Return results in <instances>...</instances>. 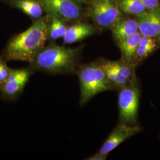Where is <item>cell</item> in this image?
<instances>
[{"mask_svg": "<svg viewBox=\"0 0 160 160\" xmlns=\"http://www.w3.org/2000/svg\"><path fill=\"white\" fill-rule=\"evenodd\" d=\"M33 70L30 68L11 69L7 79L0 86V97L6 102H14L22 94Z\"/></svg>", "mask_w": 160, "mask_h": 160, "instance_id": "5", "label": "cell"}, {"mask_svg": "<svg viewBox=\"0 0 160 160\" xmlns=\"http://www.w3.org/2000/svg\"><path fill=\"white\" fill-rule=\"evenodd\" d=\"M157 46V41L155 39L142 36L139 40L136 56L140 60H142L152 53Z\"/></svg>", "mask_w": 160, "mask_h": 160, "instance_id": "15", "label": "cell"}, {"mask_svg": "<svg viewBox=\"0 0 160 160\" xmlns=\"http://www.w3.org/2000/svg\"><path fill=\"white\" fill-rule=\"evenodd\" d=\"M120 12L131 14H138L146 10L139 0H119Z\"/></svg>", "mask_w": 160, "mask_h": 160, "instance_id": "16", "label": "cell"}, {"mask_svg": "<svg viewBox=\"0 0 160 160\" xmlns=\"http://www.w3.org/2000/svg\"><path fill=\"white\" fill-rule=\"evenodd\" d=\"M76 74L80 82V105L83 106L98 94L113 90L100 62L80 65Z\"/></svg>", "mask_w": 160, "mask_h": 160, "instance_id": "3", "label": "cell"}, {"mask_svg": "<svg viewBox=\"0 0 160 160\" xmlns=\"http://www.w3.org/2000/svg\"><path fill=\"white\" fill-rule=\"evenodd\" d=\"M82 1H92V0H82Z\"/></svg>", "mask_w": 160, "mask_h": 160, "instance_id": "21", "label": "cell"}, {"mask_svg": "<svg viewBox=\"0 0 160 160\" xmlns=\"http://www.w3.org/2000/svg\"><path fill=\"white\" fill-rule=\"evenodd\" d=\"M139 92L135 86H125L119 94L120 119L124 123L133 124L137 121Z\"/></svg>", "mask_w": 160, "mask_h": 160, "instance_id": "7", "label": "cell"}, {"mask_svg": "<svg viewBox=\"0 0 160 160\" xmlns=\"http://www.w3.org/2000/svg\"><path fill=\"white\" fill-rule=\"evenodd\" d=\"M94 33V29L90 24L84 23L74 24L68 27L63 37V43L68 45L80 42Z\"/></svg>", "mask_w": 160, "mask_h": 160, "instance_id": "10", "label": "cell"}, {"mask_svg": "<svg viewBox=\"0 0 160 160\" xmlns=\"http://www.w3.org/2000/svg\"><path fill=\"white\" fill-rule=\"evenodd\" d=\"M43 10L50 17H56L65 22L80 18L82 10L75 0H39Z\"/></svg>", "mask_w": 160, "mask_h": 160, "instance_id": "6", "label": "cell"}, {"mask_svg": "<svg viewBox=\"0 0 160 160\" xmlns=\"http://www.w3.org/2000/svg\"><path fill=\"white\" fill-rule=\"evenodd\" d=\"M141 37L142 34L138 31L119 42L120 51L127 61H130L135 57Z\"/></svg>", "mask_w": 160, "mask_h": 160, "instance_id": "13", "label": "cell"}, {"mask_svg": "<svg viewBox=\"0 0 160 160\" xmlns=\"http://www.w3.org/2000/svg\"><path fill=\"white\" fill-rule=\"evenodd\" d=\"M104 61L120 76L129 81L131 80L133 71L131 67H129L120 61H109L106 59H104Z\"/></svg>", "mask_w": 160, "mask_h": 160, "instance_id": "17", "label": "cell"}, {"mask_svg": "<svg viewBox=\"0 0 160 160\" xmlns=\"http://www.w3.org/2000/svg\"><path fill=\"white\" fill-rule=\"evenodd\" d=\"M141 131V128L137 126L121 124L116 126L104 142L98 153L103 155H108L112 151L118 147L120 143Z\"/></svg>", "mask_w": 160, "mask_h": 160, "instance_id": "9", "label": "cell"}, {"mask_svg": "<svg viewBox=\"0 0 160 160\" xmlns=\"http://www.w3.org/2000/svg\"><path fill=\"white\" fill-rule=\"evenodd\" d=\"M108 155H103L97 153L90 157H88L87 160H104L107 158Z\"/></svg>", "mask_w": 160, "mask_h": 160, "instance_id": "20", "label": "cell"}, {"mask_svg": "<svg viewBox=\"0 0 160 160\" xmlns=\"http://www.w3.org/2000/svg\"><path fill=\"white\" fill-rule=\"evenodd\" d=\"M50 19L49 16L41 17L27 30L11 38L2 55L6 61H17L31 63L45 47L48 39Z\"/></svg>", "mask_w": 160, "mask_h": 160, "instance_id": "1", "label": "cell"}, {"mask_svg": "<svg viewBox=\"0 0 160 160\" xmlns=\"http://www.w3.org/2000/svg\"><path fill=\"white\" fill-rule=\"evenodd\" d=\"M81 48H72L55 44L44 47L30 63L33 71L49 75H70L76 73L80 67Z\"/></svg>", "mask_w": 160, "mask_h": 160, "instance_id": "2", "label": "cell"}, {"mask_svg": "<svg viewBox=\"0 0 160 160\" xmlns=\"http://www.w3.org/2000/svg\"><path fill=\"white\" fill-rule=\"evenodd\" d=\"M8 3L34 19H39L43 14V8L39 0H9Z\"/></svg>", "mask_w": 160, "mask_h": 160, "instance_id": "12", "label": "cell"}, {"mask_svg": "<svg viewBox=\"0 0 160 160\" xmlns=\"http://www.w3.org/2000/svg\"><path fill=\"white\" fill-rule=\"evenodd\" d=\"M11 69L8 67L6 59L2 55H0V86L8 77Z\"/></svg>", "mask_w": 160, "mask_h": 160, "instance_id": "18", "label": "cell"}, {"mask_svg": "<svg viewBox=\"0 0 160 160\" xmlns=\"http://www.w3.org/2000/svg\"><path fill=\"white\" fill-rule=\"evenodd\" d=\"M88 14L98 26L110 27L121 15L119 0H92L88 8Z\"/></svg>", "mask_w": 160, "mask_h": 160, "instance_id": "4", "label": "cell"}, {"mask_svg": "<svg viewBox=\"0 0 160 160\" xmlns=\"http://www.w3.org/2000/svg\"><path fill=\"white\" fill-rule=\"evenodd\" d=\"M68 26L65 22L56 17H51L48 28V39L51 41L63 38Z\"/></svg>", "mask_w": 160, "mask_h": 160, "instance_id": "14", "label": "cell"}, {"mask_svg": "<svg viewBox=\"0 0 160 160\" xmlns=\"http://www.w3.org/2000/svg\"><path fill=\"white\" fill-rule=\"evenodd\" d=\"M0 1H1V0H0Z\"/></svg>", "mask_w": 160, "mask_h": 160, "instance_id": "22", "label": "cell"}, {"mask_svg": "<svg viewBox=\"0 0 160 160\" xmlns=\"http://www.w3.org/2000/svg\"><path fill=\"white\" fill-rule=\"evenodd\" d=\"M139 32L143 36L160 39V8L145 10L137 14Z\"/></svg>", "mask_w": 160, "mask_h": 160, "instance_id": "8", "label": "cell"}, {"mask_svg": "<svg viewBox=\"0 0 160 160\" xmlns=\"http://www.w3.org/2000/svg\"><path fill=\"white\" fill-rule=\"evenodd\" d=\"M142 4L146 9L151 10L158 7L159 0H139Z\"/></svg>", "mask_w": 160, "mask_h": 160, "instance_id": "19", "label": "cell"}, {"mask_svg": "<svg viewBox=\"0 0 160 160\" xmlns=\"http://www.w3.org/2000/svg\"><path fill=\"white\" fill-rule=\"evenodd\" d=\"M114 38L119 42L139 30L137 20L133 19L118 20L110 27Z\"/></svg>", "mask_w": 160, "mask_h": 160, "instance_id": "11", "label": "cell"}]
</instances>
